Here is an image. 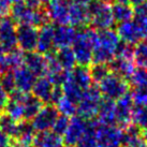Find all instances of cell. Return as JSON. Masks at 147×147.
Returning <instances> with one entry per match:
<instances>
[{
	"mask_svg": "<svg viewBox=\"0 0 147 147\" xmlns=\"http://www.w3.org/2000/svg\"><path fill=\"white\" fill-rule=\"evenodd\" d=\"M131 97L134 105H146L147 106V87L134 88L131 92Z\"/></svg>",
	"mask_w": 147,
	"mask_h": 147,
	"instance_id": "38",
	"label": "cell"
},
{
	"mask_svg": "<svg viewBox=\"0 0 147 147\" xmlns=\"http://www.w3.org/2000/svg\"><path fill=\"white\" fill-rule=\"evenodd\" d=\"M109 68L112 73H115L126 78L127 81L130 78L133 71L135 70V63L133 58L116 56V57L109 63Z\"/></svg>",
	"mask_w": 147,
	"mask_h": 147,
	"instance_id": "18",
	"label": "cell"
},
{
	"mask_svg": "<svg viewBox=\"0 0 147 147\" xmlns=\"http://www.w3.org/2000/svg\"><path fill=\"white\" fill-rule=\"evenodd\" d=\"M121 147H147V141L141 135L139 138H135L131 141L123 143Z\"/></svg>",
	"mask_w": 147,
	"mask_h": 147,
	"instance_id": "39",
	"label": "cell"
},
{
	"mask_svg": "<svg viewBox=\"0 0 147 147\" xmlns=\"http://www.w3.org/2000/svg\"><path fill=\"white\" fill-rule=\"evenodd\" d=\"M112 14L115 20V23H125V22L132 21L134 18V9L132 5L121 2H115L111 5Z\"/></svg>",
	"mask_w": 147,
	"mask_h": 147,
	"instance_id": "24",
	"label": "cell"
},
{
	"mask_svg": "<svg viewBox=\"0 0 147 147\" xmlns=\"http://www.w3.org/2000/svg\"><path fill=\"white\" fill-rule=\"evenodd\" d=\"M131 123L139 127L142 131L147 130V106L134 105L132 111Z\"/></svg>",
	"mask_w": 147,
	"mask_h": 147,
	"instance_id": "31",
	"label": "cell"
},
{
	"mask_svg": "<svg viewBox=\"0 0 147 147\" xmlns=\"http://www.w3.org/2000/svg\"><path fill=\"white\" fill-rule=\"evenodd\" d=\"M71 1H73L75 3H78V4H83V5H89L91 2H94V0H71Z\"/></svg>",
	"mask_w": 147,
	"mask_h": 147,
	"instance_id": "46",
	"label": "cell"
},
{
	"mask_svg": "<svg viewBox=\"0 0 147 147\" xmlns=\"http://www.w3.org/2000/svg\"><path fill=\"white\" fill-rule=\"evenodd\" d=\"M98 88L103 98L117 101L118 99L129 94L130 84L126 78L110 72L104 80L99 83Z\"/></svg>",
	"mask_w": 147,
	"mask_h": 147,
	"instance_id": "4",
	"label": "cell"
},
{
	"mask_svg": "<svg viewBox=\"0 0 147 147\" xmlns=\"http://www.w3.org/2000/svg\"><path fill=\"white\" fill-rule=\"evenodd\" d=\"M89 128V120H86L83 117L75 115L70 118V125L68 130L62 136L63 144L67 147H75Z\"/></svg>",
	"mask_w": 147,
	"mask_h": 147,
	"instance_id": "7",
	"label": "cell"
},
{
	"mask_svg": "<svg viewBox=\"0 0 147 147\" xmlns=\"http://www.w3.org/2000/svg\"><path fill=\"white\" fill-rule=\"evenodd\" d=\"M54 31L55 26L53 24H47L41 27L38 34V46L37 52L46 55L52 52L54 49Z\"/></svg>",
	"mask_w": 147,
	"mask_h": 147,
	"instance_id": "19",
	"label": "cell"
},
{
	"mask_svg": "<svg viewBox=\"0 0 147 147\" xmlns=\"http://www.w3.org/2000/svg\"><path fill=\"white\" fill-rule=\"evenodd\" d=\"M69 78L85 91L92 85L88 67L76 65L73 70H71L69 72Z\"/></svg>",
	"mask_w": 147,
	"mask_h": 147,
	"instance_id": "23",
	"label": "cell"
},
{
	"mask_svg": "<svg viewBox=\"0 0 147 147\" xmlns=\"http://www.w3.org/2000/svg\"><path fill=\"white\" fill-rule=\"evenodd\" d=\"M121 40L113 29L97 31V43L94 49L92 62L109 65L117 55Z\"/></svg>",
	"mask_w": 147,
	"mask_h": 147,
	"instance_id": "1",
	"label": "cell"
},
{
	"mask_svg": "<svg viewBox=\"0 0 147 147\" xmlns=\"http://www.w3.org/2000/svg\"><path fill=\"white\" fill-rule=\"evenodd\" d=\"M36 130L33 128L31 121L29 120H22L18 123V128H17V134L16 138L13 140H16L18 142L32 146L33 139L36 136Z\"/></svg>",
	"mask_w": 147,
	"mask_h": 147,
	"instance_id": "26",
	"label": "cell"
},
{
	"mask_svg": "<svg viewBox=\"0 0 147 147\" xmlns=\"http://www.w3.org/2000/svg\"><path fill=\"white\" fill-rule=\"evenodd\" d=\"M24 55L25 54L20 49L7 53L3 63L0 67V73L7 71H14L18 67L24 65Z\"/></svg>",
	"mask_w": 147,
	"mask_h": 147,
	"instance_id": "25",
	"label": "cell"
},
{
	"mask_svg": "<svg viewBox=\"0 0 147 147\" xmlns=\"http://www.w3.org/2000/svg\"><path fill=\"white\" fill-rule=\"evenodd\" d=\"M31 147H36V146H33V145H32V146H31Z\"/></svg>",
	"mask_w": 147,
	"mask_h": 147,
	"instance_id": "50",
	"label": "cell"
},
{
	"mask_svg": "<svg viewBox=\"0 0 147 147\" xmlns=\"http://www.w3.org/2000/svg\"><path fill=\"white\" fill-rule=\"evenodd\" d=\"M4 147H12L11 145H8V146H4Z\"/></svg>",
	"mask_w": 147,
	"mask_h": 147,
	"instance_id": "49",
	"label": "cell"
},
{
	"mask_svg": "<svg viewBox=\"0 0 147 147\" xmlns=\"http://www.w3.org/2000/svg\"><path fill=\"white\" fill-rule=\"evenodd\" d=\"M23 105H24V120L31 121L43 107L44 103H42L33 94H27L24 99Z\"/></svg>",
	"mask_w": 147,
	"mask_h": 147,
	"instance_id": "27",
	"label": "cell"
},
{
	"mask_svg": "<svg viewBox=\"0 0 147 147\" xmlns=\"http://www.w3.org/2000/svg\"><path fill=\"white\" fill-rule=\"evenodd\" d=\"M110 72L109 65H104V63H92V65L89 68L91 81L92 83H97V84L104 80L110 74Z\"/></svg>",
	"mask_w": 147,
	"mask_h": 147,
	"instance_id": "33",
	"label": "cell"
},
{
	"mask_svg": "<svg viewBox=\"0 0 147 147\" xmlns=\"http://www.w3.org/2000/svg\"><path fill=\"white\" fill-rule=\"evenodd\" d=\"M102 99L103 97L98 86L91 85L84 92L81 101L78 103V115L86 120L96 119Z\"/></svg>",
	"mask_w": 147,
	"mask_h": 147,
	"instance_id": "5",
	"label": "cell"
},
{
	"mask_svg": "<svg viewBox=\"0 0 147 147\" xmlns=\"http://www.w3.org/2000/svg\"><path fill=\"white\" fill-rule=\"evenodd\" d=\"M100 1H102V2H105V3L110 4L111 2H113V1H115V0H100Z\"/></svg>",
	"mask_w": 147,
	"mask_h": 147,
	"instance_id": "48",
	"label": "cell"
},
{
	"mask_svg": "<svg viewBox=\"0 0 147 147\" xmlns=\"http://www.w3.org/2000/svg\"><path fill=\"white\" fill-rule=\"evenodd\" d=\"M96 119L100 125L106 126H117L116 114H115V101L103 98L98 109V114Z\"/></svg>",
	"mask_w": 147,
	"mask_h": 147,
	"instance_id": "20",
	"label": "cell"
},
{
	"mask_svg": "<svg viewBox=\"0 0 147 147\" xmlns=\"http://www.w3.org/2000/svg\"><path fill=\"white\" fill-rule=\"evenodd\" d=\"M17 26L11 16H5L0 20V44L4 51L9 53L17 47Z\"/></svg>",
	"mask_w": 147,
	"mask_h": 147,
	"instance_id": "8",
	"label": "cell"
},
{
	"mask_svg": "<svg viewBox=\"0 0 147 147\" xmlns=\"http://www.w3.org/2000/svg\"><path fill=\"white\" fill-rule=\"evenodd\" d=\"M0 85L8 94H11L14 90H16L13 71H7V72L0 73Z\"/></svg>",
	"mask_w": 147,
	"mask_h": 147,
	"instance_id": "36",
	"label": "cell"
},
{
	"mask_svg": "<svg viewBox=\"0 0 147 147\" xmlns=\"http://www.w3.org/2000/svg\"><path fill=\"white\" fill-rule=\"evenodd\" d=\"M11 142H12V139H11L9 135L5 134L3 131L0 130V147L11 145Z\"/></svg>",
	"mask_w": 147,
	"mask_h": 147,
	"instance_id": "43",
	"label": "cell"
},
{
	"mask_svg": "<svg viewBox=\"0 0 147 147\" xmlns=\"http://www.w3.org/2000/svg\"><path fill=\"white\" fill-rule=\"evenodd\" d=\"M90 16L88 8L83 4L70 1L69 9V25L74 28H85L89 25Z\"/></svg>",
	"mask_w": 147,
	"mask_h": 147,
	"instance_id": "16",
	"label": "cell"
},
{
	"mask_svg": "<svg viewBox=\"0 0 147 147\" xmlns=\"http://www.w3.org/2000/svg\"><path fill=\"white\" fill-rule=\"evenodd\" d=\"M63 97H65V94H63L62 87H60V86H54L53 94H52V99H51V104L56 105Z\"/></svg>",
	"mask_w": 147,
	"mask_h": 147,
	"instance_id": "40",
	"label": "cell"
},
{
	"mask_svg": "<svg viewBox=\"0 0 147 147\" xmlns=\"http://www.w3.org/2000/svg\"><path fill=\"white\" fill-rule=\"evenodd\" d=\"M11 0H0V20L8 16L11 11Z\"/></svg>",
	"mask_w": 147,
	"mask_h": 147,
	"instance_id": "41",
	"label": "cell"
},
{
	"mask_svg": "<svg viewBox=\"0 0 147 147\" xmlns=\"http://www.w3.org/2000/svg\"><path fill=\"white\" fill-rule=\"evenodd\" d=\"M65 147H67V146H65Z\"/></svg>",
	"mask_w": 147,
	"mask_h": 147,
	"instance_id": "51",
	"label": "cell"
},
{
	"mask_svg": "<svg viewBox=\"0 0 147 147\" xmlns=\"http://www.w3.org/2000/svg\"><path fill=\"white\" fill-rule=\"evenodd\" d=\"M134 107V103L130 94L123 96V98L115 101V114H116V125L119 128H126L131 123L132 111Z\"/></svg>",
	"mask_w": 147,
	"mask_h": 147,
	"instance_id": "11",
	"label": "cell"
},
{
	"mask_svg": "<svg viewBox=\"0 0 147 147\" xmlns=\"http://www.w3.org/2000/svg\"><path fill=\"white\" fill-rule=\"evenodd\" d=\"M8 100H9V94L4 91L3 88L0 85V114L3 112L4 106H5V104L8 102Z\"/></svg>",
	"mask_w": 147,
	"mask_h": 147,
	"instance_id": "42",
	"label": "cell"
},
{
	"mask_svg": "<svg viewBox=\"0 0 147 147\" xmlns=\"http://www.w3.org/2000/svg\"><path fill=\"white\" fill-rule=\"evenodd\" d=\"M97 43V30L85 27L78 31V36L72 45L76 65L88 67L92 62L94 49Z\"/></svg>",
	"mask_w": 147,
	"mask_h": 147,
	"instance_id": "2",
	"label": "cell"
},
{
	"mask_svg": "<svg viewBox=\"0 0 147 147\" xmlns=\"http://www.w3.org/2000/svg\"><path fill=\"white\" fill-rule=\"evenodd\" d=\"M38 28L30 25L17 26V47L24 53H31L37 51Z\"/></svg>",
	"mask_w": 147,
	"mask_h": 147,
	"instance_id": "9",
	"label": "cell"
},
{
	"mask_svg": "<svg viewBox=\"0 0 147 147\" xmlns=\"http://www.w3.org/2000/svg\"><path fill=\"white\" fill-rule=\"evenodd\" d=\"M133 58L138 68L147 70V40H143L135 45Z\"/></svg>",
	"mask_w": 147,
	"mask_h": 147,
	"instance_id": "32",
	"label": "cell"
},
{
	"mask_svg": "<svg viewBox=\"0 0 147 147\" xmlns=\"http://www.w3.org/2000/svg\"><path fill=\"white\" fill-rule=\"evenodd\" d=\"M98 147H121L123 129L118 126H106L99 123L96 129Z\"/></svg>",
	"mask_w": 147,
	"mask_h": 147,
	"instance_id": "6",
	"label": "cell"
},
{
	"mask_svg": "<svg viewBox=\"0 0 147 147\" xmlns=\"http://www.w3.org/2000/svg\"><path fill=\"white\" fill-rule=\"evenodd\" d=\"M89 12V25L94 30H105L112 29L115 24V20L112 14L110 4L102 2L100 0H94L89 5H87Z\"/></svg>",
	"mask_w": 147,
	"mask_h": 147,
	"instance_id": "3",
	"label": "cell"
},
{
	"mask_svg": "<svg viewBox=\"0 0 147 147\" xmlns=\"http://www.w3.org/2000/svg\"><path fill=\"white\" fill-rule=\"evenodd\" d=\"M55 106L57 107L59 114L65 115L69 118L78 114V104L69 100V99H67L65 97H63Z\"/></svg>",
	"mask_w": 147,
	"mask_h": 147,
	"instance_id": "34",
	"label": "cell"
},
{
	"mask_svg": "<svg viewBox=\"0 0 147 147\" xmlns=\"http://www.w3.org/2000/svg\"><path fill=\"white\" fill-rule=\"evenodd\" d=\"M54 90V85L46 76L38 78L32 87L31 92L37 99H39L44 104H51L52 94Z\"/></svg>",
	"mask_w": 147,
	"mask_h": 147,
	"instance_id": "21",
	"label": "cell"
},
{
	"mask_svg": "<svg viewBox=\"0 0 147 147\" xmlns=\"http://www.w3.org/2000/svg\"><path fill=\"white\" fill-rule=\"evenodd\" d=\"M117 2H121V3H127L130 4V5H138V4L144 2L145 0H116Z\"/></svg>",
	"mask_w": 147,
	"mask_h": 147,
	"instance_id": "44",
	"label": "cell"
},
{
	"mask_svg": "<svg viewBox=\"0 0 147 147\" xmlns=\"http://www.w3.org/2000/svg\"><path fill=\"white\" fill-rule=\"evenodd\" d=\"M57 107L53 104H44L40 112L36 115V117L31 120L36 132L52 130L54 123L59 116Z\"/></svg>",
	"mask_w": 147,
	"mask_h": 147,
	"instance_id": "10",
	"label": "cell"
},
{
	"mask_svg": "<svg viewBox=\"0 0 147 147\" xmlns=\"http://www.w3.org/2000/svg\"><path fill=\"white\" fill-rule=\"evenodd\" d=\"M128 82L134 88L147 87V70L142 68H135Z\"/></svg>",
	"mask_w": 147,
	"mask_h": 147,
	"instance_id": "35",
	"label": "cell"
},
{
	"mask_svg": "<svg viewBox=\"0 0 147 147\" xmlns=\"http://www.w3.org/2000/svg\"><path fill=\"white\" fill-rule=\"evenodd\" d=\"M18 123L12 117H10L5 113L0 114V130L3 131L7 135H9L11 139H15L17 134V128H18Z\"/></svg>",
	"mask_w": 147,
	"mask_h": 147,
	"instance_id": "30",
	"label": "cell"
},
{
	"mask_svg": "<svg viewBox=\"0 0 147 147\" xmlns=\"http://www.w3.org/2000/svg\"><path fill=\"white\" fill-rule=\"evenodd\" d=\"M70 0H52L47 4V14L49 21L59 25H69Z\"/></svg>",
	"mask_w": 147,
	"mask_h": 147,
	"instance_id": "12",
	"label": "cell"
},
{
	"mask_svg": "<svg viewBox=\"0 0 147 147\" xmlns=\"http://www.w3.org/2000/svg\"><path fill=\"white\" fill-rule=\"evenodd\" d=\"M5 55H7V52L4 51V49L2 47V45L0 44V67L3 63V60L5 58Z\"/></svg>",
	"mask_w": 147,
	"mask_h": 147,
	"instance_id": "45",
	"label": "cell"
},
{
	"mask_svg": "<svg viewBox=\"0 0 147 147\" xmlns=\"http://www.w3.org/2000/svg\"><path fill=\"white\" fill-rule=\"evenodd\" d=\"M13 74L15 78L16 89L24 94H29L32 90L33 85L37 81V76L24 65L14 70Z\"/></svg>",
	"mask_w": 147,
	"mask_h": 147,
	"instance_id": "17",
	"label": "cell"
},
{
	"mask_svg": "<svg viewBox=\"0 0 147 147\" xmlns=\"http://www.w3.org/2000/svg\"><path fill=\"white\" fill-rule=\"evenodd\" d=\"M78 36V30L70 25H59L54 31V49H68L73 45Z\"/></svg>",
	"mask_w": 147,
	"mask_h": 147,
	"instance_id": "14",
	"label": "cell"
},
{
	"mask_svg": "<svg viewBox=\"0 0 147 147\" xmlns=\"http://www.w3.org/2000/svg\"><path fill=\"white\" fill-rule=\"evenodd\" d=\"M99 123L97 119L89 120V128L83 138L80 140V142L75 147H98L97 140H96V129L98 127Z\"/></svg>",
	"mask_w": 147,
	"mask_h": 147,
	"instance_id": "29",
	"label": "cell"
},
{
	"mask_svg": "<svg viewBox=\"0 0 147 147\" xmlns=\"http://www.w3.org/2000/svg\"><path fill=\"white\" fill-rule=\"evenodd\" d=\"M33 146L36 147H63L62 136L56 134L52 130L37 132L33 139Z\"/></svg>",
	"mask_w": 147,
	"mask_h": 147,
	"instance_id": "22",
	"label": "cell"
},
{
	"mask_svg": "<svg viewBox=\"0 0 147 147\" xmlns=\"http://www.w3.org/2000/svg\"><path fill=\"white\" fill-rule=\"evenodd\" d=\"M55 57H56L58 65H60L61 69L65 70V71L70 72L71 70H73L76 67L75 56H74V53L71 47L57 49L55 52Z\"/></svg>",
	"mask_w": 147,
	"mask_h": 147,
	"instance_id": "28",
	"label": "cell"
},
{
	"mask_svg": "<svg viewBox=\"0 0 147 147\" xmlns=\"http://www.w3.org/2000/svg\"><path fill=\"white\" fill-rule=\"evenodd\" d=\"M39 1H40V2H41L42 4H43V3H47V4H49V2L52 1V0H39Z\"/></svg>",
	"mask_w": 147,
	"mask_h": 147,
	"instance_id": "47",
	"label": "cell"
},
{
	"mask_svg": "<svg viewBox=\"0 0 147 147\" xmlns=\"http://www.w3.org/2000/svg\"><path fill=\"white\" fill-rule=\"evenodd\" d=\"M70 125V118L67 117L65 115H59L58 118L56 119V121L54 123L52 131L55 132L56 134L63 136L65 133V131L68 130V127Z\"/></svg>",
	"mask_w": 147,
	"mask_h": 147,
	"instance_id": "37",
	"label": "cell"
},
{
	"mask_svg": "<svg viewBox=\"0 0 147 147\" xmlns=\"http://www.w3.org/2000/svg\"><path fill=\"white\" fill-rule=\"evenodd\" d=\"M24 65H26L37 78L46 76L47 72V61L45 55L37 51L31 53H25Z\"/></svg>",
	"mask_w": 147,
	"mask_h": 147,
	"instance_id": "15",
	"label": "cell"
},
{
	"mask_svg": "<svg viewBox=\"0 0 147 147\" xmlns=\"http://www.w3.org/2000/svg\"><path fill=\"white\" fill-rule=\"evenodd\" d=\"M116 32L119 36L121 42L129 45H136L144 38L139 24L134 20L118 24Z\"/></svg>",
	"mask_w": 147,
	"mask_h": 147,
	"instance_id": "13",
	"label": "cell"
}]
</instances>
